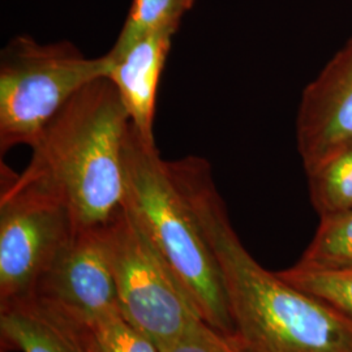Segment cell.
Masks as SVG:
<instances>
[{
  "label": "cell",
  "mask_w": 352,
  "mask_h": 352,
  "mask_svg": "<svg viewBox=\"0 0 352 352\" xmlns=\"http://www.w3.org/2000/svg\"><path fill=\"white\" fill-rule=\"evenodd\" d=\"M131 120L109 80L81 89L45 126L20 174L63 199L81 228L103 227L126 205Z\"/></svg>",
  "instance_id": "7a4b0ae2"
},
{
  "label": "cell",
  "mask_w": 352,
  "mask_h": 352,
  "mask_svg": "<svg viewBox=\"0 0 352 352\" xmlns=\"http://www.w3.org/2000/svg\"><path fill=\"white\" fill-rule=\"evenodd\" d=\"M277 274L294 287L327 302L352 322V270L318 272L295 265Z\"/></svg>",
  "instance_id": "5bb4252c"
},
{
  "label": "cell",
  "mask_w": 352,
  "mask_h": 352,
  "mask_svg": "<svg viewBox=\"0 0 352 352\" xmlns=\"http://www.w3.org/2000/svg\"><path fill=\"white\" fill-rule=\"evenodd\" d=\"M101 230L120 314L158 350L202 320L171 267L126 206Z\"/></svg>",
  "instance_id": "5b68a950"
},
{
  "label": "cell",
  "mask_w": 352,
  "mask_h": 352,
  "mask_svg": "<svg viewBox=\"0 0 352 352\" xmlns=\"http://www.w3.org/2000/svg\"><path fill=\"white\" fill-rule=\"evenodd\" d=\"M1 352H4V351H1Z\"/></svg>",
  "instance_id": "e0dca14e"
},
{
  "label": "cell",
  "mask_w": 352,
  "mask_h": 352,
  "mask_svg": "<svg viewBox=\"0 0 352 352\" xmlns=\"http://www.w3.org/2000/svg\"><path fill=\"white\" fill-rule=\"evenodd\" d=\"M320 218L314 240L296 266L318 272L352 270V210Z\"/></svg>",
  "instance_id": "7c38bea8"
},
{
  "label": "cell",
  "mask_w": 352,
  "mask_h": 352,
  "mask_svg": "<svg viewBox=\"0 0 352 352\" xmlns=\"http://www.w3.org/2000/svg\"><path fill=\"white\" fill-rule=\"evenodd\" d=\"M305 173L311 200L320 217L352 210V140Z\"/></svg>",
  "instance_id": "8fae6325"
},
{
  "label": "cell",
  "mask_w": 352,
  "mask_h": 352,
  "mask_svg": "<svg viewBox=\"0 0 352 352\" xmlns=\"http://www.w3.org/2000/svg\"><path fill=\"white\" fill-rule=\"evenodd\" d=\"M218 261L243 352H352V322L258 264L231 226L209 164L167 162Z\"/></svg>",
  "instance_id": "6da1fadb"
},
{
  "label": "cell",
  "mask_w": 352,
  "mask_h": 352,
  "mask_svg": "<svg viewBox=\"0 0 352 352\" xmlns=\"http://www.w3.org/2000/svg\"><path fill=\"white\" fill-rule=\"evenodd\" d=\"M174 34L151 33L124 50L109 51L113 65L109 80L116 89L131 124L148 142L154 141V115L160 80Z\"/></svg>",
  "instance_id": "30bf717a"
},
{
  "label": "cell",
  "mask_w": 352,
  "mask_h": 352,
  "mask_svg": "<svg viewBox=\"0 0 352 352\" xmlns=\"http://www.w3.org/2000/svg\"><path fill=\"white\" fill-rule=\"evenodd\" d=\"M352 140V37L307 85L296 118V142L307 170Z\"/></svg>",
  "instance_id": "52a82bcc"
},
{
  "label": "cell",
  "mask_w": 352,
  "mask_h": 352,
  "mask_svg": "<svg viewBox=\"0 0 352 352\" xmlns=\"http://www.w3.org/2000/svg\"><path fill=\"white\" fill-rule=\"evenodd\" d=\"M195 0H133L118 39L110 51L124 50L132 42L151 33L175 36L184 14Z\"/></svg>",
  "instance_id": "4fadbf2b"
},
{
  "label": "cell",
  "mask_w": 352,
  "mask_h": 352,
  "mask_svg": "<svg viewBox=\"0 0 352 352\" xmlns=\"http://www.w3.org/2000/svg\"><path fill=\"white\" fill-rule=\"evenodd\" d=\"M78 228L60 196L1 164L0 304L33 294Z\"/></svg>",
  "instance_id": "8992f818"
},
{
  "label": "cell",
  "mask_w": 352,
  "mask_h": 352,
  "mask_svg": "<svg viewBox=\"0 0 352 352\" xmlns=\"http://www.w3.org/2000/svg\"><path fill=\"white\" fill-rule=\"evenodd\" d=\"M160 352H243L234 337L221 333L204 320L188 327L180 337L164 344Z\"/></svg>",
  "instance_id": "2e32d148"
},
{
  "label": "cell",
  "mask_w": 352,
  "mask_h": 352,
  "mask_svg": "<svg viewBox=\"0 0 352 352\" xmlns=\"http://www.w3.org/2000/svg\"><path fill=\"white\" fill-rule=\"evenodd\" d=\"M106 54L88 58L71 42L39 43L29 36L8 42L0 55V151L33 146L45 126L93 81L107 77Z\"/></svg>",
  "instance_id": "277c9868"
},
{
  "label": "cell",
  "mask_w": 352,
  "mask_h": 352,
  "mask_svg": "<svg viewBox=\"0 0 352 352\" xmlns=\"http://www.w3.org/2000/svg\"><path fill=\"white\" fill-rule=\"evenodd\" d=\"M101 352H160L157 346L132 327L120 312L96 320Z\"/></svg>",
  "instance_id": "9a60e30c"
},
{
  "label": "cell",
  "mask_w": 352,
  "mask_h": 352,
  "mask_svg": "<svg viewBox=\"0 0 352 352\" xmlns=\"http://www.w3.org/2000/svg\"><path fill=\"white\" fill-rule=\"evenodd\" d=\"M33 294L62 302L91 322L120 312L101 227H80Z\"/></svg>",
  "instance_id": "ba28073f"
},
{
  "label": "cell",
  "mask_w": 352,
  "mask_h": 352,
  "mask_svg": "<svg viewBox=\"0 0 352 352\" xmlns=\"http://www.w3.org/2000/svg\"><path fill=\"white\" fill-rule=\"evenodd\" d=\"M126 209L161 253L202 320L234 337L218 261L188 200L168 173L155 144L131 124L124 148Z\"/></svg>",
  "instance_id": "3957f363"
},
{
  "label": "cell",
  "mask_w": 352,
  "mask_h": 352,
  "mask_svg": "<svg viewBox=\"0 0 352 352\" xmlns=\"http://www.w3.org/2000/svg\"><path fill=\"white\" fill-rule=\"evenodd\" d=\"M1 351L101 352L94 324L39 294L0 304Z\"/></svg>",
  "instance_id": "9c48e42d"
}]
</instances>
